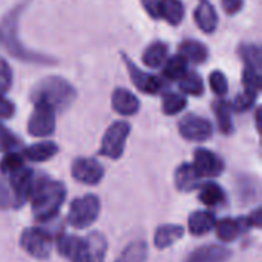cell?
<instances>
[{
  "label": "cell",
  "mask_w": 262,
  "mask_h": 262,
  "mask_svg": "<svg viewBox=\"0 0 262 262\" xmlns=\"http://www.w3.org/2000/svg\"><path fill=\"white\" fill-rule=\"evenodd\" d=\"M11 207H15L11 187L5 184L3 180H0V209H11Z\"/></svg>",
  "instance_id": "f35d334b"
},
{
  "label": "cell",
  "mask_w": 262,
  "mask_h": 262,
  "mask_svg": "<svg viewBox=\"0 0 262 262\" xmlns=\"http://www.w3.org/2000/svg\"><path fill=\"white\" fill-rule=\"evenodd\" d=\"M21 143L20 140L0 123V152L9 154V152H18Z\"/></svg>",
  "instance_id": "836d02e7"
},
{
  "label": "cell",
  "mask_w": 262,
  "mask_h": 262,
  "mask_svg": "<svg viewBox=\"0 0 262 262\" xmlns=\"http://www.w3.org/2000/svg\"><path fill=\"white\" fill-rule=\"evenodd\" d=\"M100 215V200L95 195H84L77 198L68 213V223L75 229H86L97 221Z\"/></svg>",
  "instance_id": "277c9868"
},
{
  "label": "cell",
  "mask_w": 262,
  "mask_h": 262,
  "mask_svg": "<svg viewBox=\"0 0 262 262\" xmlns=\"http://www.w3.org/2000/svg\"><path fill=\"white\" fill-rule=\"evenodd\" d=\"M209 80H210V88H212V91L216 95L223 97V95L227 94V91H229V81H227L226 75L221 71H213L210 74V78Z\"/></svg>",
  "instance_id": "d590c367"
},
{
  "label": "cell",
  "mask_w": 262,
  "mask_h": 262,
  "mask_svg": "<svg viewBox=\"0 0 262 262\" xmlns=\"http://www.w3.org/2000/svg\"><path fill=\"white\" fill-rule=\"evenodd\" d=\"M32 180H34L32 170L25 166L21 169H18L17 172H14L12 175H9V187H11V192L14 196L15 207H20L28 201Z\"/></svg>",
  "instance_id": "8fae6325"
},
{
  "label": "cell",
  "mask_w": 262,
  "mask_h": 262,
  "mask_svg": "<svg viewBox=\"0 0 262 262\" xmlns=\"http://www.w3.org/2000/svg\"><path fill=\"white\" fill-rule=\"evenodd\" d=\"M187 72V61L181 55H173L164 63V75L169 80H180Z\"/></svg>",
  "instance_id": "f546056e"
},
{
  "label": "cell",
  "mask_w": 262,
  "mask_h": 262,
  "mask_svg": "<svg viewBox=\"0 0 262 262\" xmlns=\"http://www.w3.org/2000/svg\"><path fill=\"white\" fill-rule=\"evenodd\" d=\"M198 189H200V200H201V203L206 204V206H209V207L220 206L224 201V198H226L221 186H218L213 181L204 183Z\"/></svg>",
  "instance_id": "d4e9b609"
},
{
  "label": "cell",
  "mask_w": 262,
  "mask_h": 262,
  "mask_svg": "<svg viewBox=\"0 0 262 262\" xmlns=\"http://www.w3.org/2000/svg\"><path fill=\"white\" fill-rule=\"evenodd\" d=\"M123 61H124V64H126V68H127V71H129V75H130V78H132V81H134V84L137 86V89H140L141 92H144V94H157V92H160V89H161V80L158 78V77H155V75H152V74H146V72H143L129 57H126V55H123Z\"/></svg>",
  "instance_id": "7c38bea8"
},
{
  "label": "cell",
  "mask_w": 262,
  "mask_h": 262,
  "mask_svg": "<svg viewBox=\"0 0 262 262\" xmlns=\"http://www.w3.org/2000/svg\"><path fill=\"white\" fill-rule=\"evenodd\" d=\"M184 235V227L180 224H163L157 229L154 244L157 249H167L180 241Z\"/></svg>",
  "instance_id": "d6986e66"
},
{
  "label": "cell",
  "mask_w": 262,
  "mask_h": 262,
  "mask_svg": "<svg viewBox=\"0 0 262 262\" xmlns=\"http://www.w3.org/2000/svg\"><path fill=\"white\" fill-rule=\"evenodd\" d=\"M186 98L180 94H166L163 97V104H161V109L166 115H177L180 114L184 107H186Z\"/></svg>",
  "instance_id": "4dcf8cb0"
},
{
  "label": "cell",
  "mask_w": 262,
  "mask_h": 262,
  "mask_svg": "<svg viewBox=\"0 0 262 262\" xmlns=\"http://www.w3.org/2000/svg\"><path fill=\"white\" fill-rule=\"evenodd\" d=\"M243 81H244V88H246L247 92L258 94L262 86L261 69H255L252 66H246L244 68V74H243Z\"/></svg>",
  "instance_id": "d6a6232c"
},
{
  "label": "cell",
  "mask_w": 262,
  "mask_h": 262,
  "mask_svg": "<svg viewBox=\"0 0 262 262\" xmlns=\"http://www.w3.org/2000/svg\"><path fill=\"white\" fill-rule=\"evenodd\" d=\"M20 246L28 255L37 259H45L52 250V239L45 230L38 227H29L21 233Z\"/></svg>",
  "instance_id": "52a82bcc"
},
{
  "label": "cell",
  "mask_w": 262,
  "mask_h": 262,
  "mask_svg": "<svg viewBox=\"0 0 262 262\" xmlns=\"http://www.w3.org/2000/svg\"><path fill=\"white\" fill-rule=\"evenodd\" d=\"M57 152H58V147H57L55 143H52V141H40V143H35V144H31L29 147H26L23 155L29 161L41 163V161L51 160L54 155H57Z\"/></svg>",
  "instance_id": "44dd1931"
},
{
  "label": "cell",
  "mask_w": 262,
  "mask_h": 262,
  "mask_svg": "<svg viewBox=\"0 0 262 262\" xmlns=\"http://www.w3.org/2000/svg\"><path fill=\"white\" fill-rule=\"evenodd\" d=\"M129 134H130V126L126 121L112 123L103 135L100 154L111 160L120 158L124 152V144Z\"/></svg>",
  "instance_id": "5b68a950"
},
{
  "label": "cell",
  "mask_w": 262,
  "mask_h": 262,
  "mask_svg": "<svg viewBox=\"0 0 262 262\" xmlns=\"http://www.w3.org/2000/svg\"><path fill=\"white\" fill-rule=\"evenodd\" d=\"M141 3L152 18H161V0H141Z\"/></svg>",
  "instance_id": "ab89813d"
},
{
  "label": "cell",
  "mask_w": 262,
  "mask_h": 262,
  "mask_svg": "<svg viewBox=\"0 0 262 262\" xmlns=\"http://www.w3.org/2000/svg\"><path fill=\"white\" fill-rule=\"evenodd\" d=\"M244 0H221V5L227 14H236L241 11Z\"/></svg>",
  "instance_id": "b9f144b4"
},
{
  "label": "cell",
  "mask_w": 262,
  "mask_h": 262,
  "mask_svg": "<svg viewBox=\"0 0 262 262\" xmlns=\"http://www.w3.org/2000/svg\"><path fill=\"white\" fill-rule=\"evenodd\" d=\"M184 17V6L180 0H161V18L170 25H180Z\"/></svg>",
  "instance_id": "83f0119b"
},
{
  "label": "cell",
  "mask_w": 262,
  "mask_h": 262,
  "mask_svg": "<svg viewBox=\"0 0 262 262\" xmlns=\"http://www.w3.org/2000/svg\"><path fill=\"white\" fill-rule=\"evenodd\" d=\"M77 97V91L74 86L61 78V77H46L40 80L31 92V98L34 103L43 101L49 104L54 111L68 109Z\"/></svg>",
  "instance_id": "3957f363"
},
{
  "label": "cell",
  "mask_w": 262,
  "mask_h": 262,
  "mask_svg": "<svg viewBox=\"0 0 262 262\" xmlns=\"http://www.w3.org/2000/svg\"><path fill=\"white\" fill-rule=\"evenodd\" d=\"M252 216H253V221H247V223H249L250 226L253 224V227H259V226H261V210L256 209V210L253 212Z\"/></svg>",
  "instance_id": "7bdbcfd3"
},
{
  "label": "cell",
  "mask_w": 262,
  "mask_h": 262,
  "mask_svg": "<svg viewBox=\"0 0 262 262\" xmlns=\"http://www.w3.org/2000/svg\"><path fill=\"white\" fill-rule=\"evenodd\" d=\"M11 84H12V69L6 60L0 58V97H5Z\"/></svg>",
  "instance_id": "74e56055"
},
{
  "label": "cell",
  "mask_w": 262,
  "mask_h": 262,
  "mask_svg": "<svg viewBox=\"0 0 262 262\" xmlns=\"http://www.w3.org/2000/svg\"><path fill=\"white\" fill-rule=\"evenodd\" d=\"M180 89L187 94V95H201L204 92V83L203 78L193 72L187 71L181 78H180Z\"/></svg>",
  "instance_id": "f1b7e54d"
},
{
  "label": "cell",
  "mask_w": 262,
  "mask_h": 262,
  "mask_svg": "<svg viewBox=\"0 0 262 262\" xmlns=\"http://www.w3.org/2000/svg\"><path fill=\"white\" fill-rule=\"evenodd\" d=\"M54 130H55V111L49 104L43 101H37L28 121V132L32 137L45 138L52 135Z\"/></svg>",
  "instance_id": "8992f818"
},
{
  "label": "cell",
  "mask_w": 262,
  "mask_h": 262,
  "mask_svg": "<svg viewBox=\"0 0 262 262\" xmlns=\"http://www.w3.org/2000/svg\"><path fill=\"white\" fill-rule=\"evenodd\" d=\"M178 127H180L181 137L186 138L187 141H206L213 134L212 123L207 118L195 115V114H190L181 118Z\"/></svg>",
  "instance_id": "ba28073f"
},
{
  "label": "cell",
  "mask_w": 262,
  "mask_h": 262,
  "mask_svg": "<svg viewBox=\"0 0 262 262\" xmlns=\"http://www.w3.org/2000/svg\"><path fill=\"white\" fill-rule=\"evenodd\" d=\"M232 253L223 246L207 244L192 252L184 262H227Z\"/></svg>",
  "instance_id": "9a60e30c"
},
{
  "label": "cell",
  "mask_w": 262,
  "mask_h": 262,
  "mask_svg": "<svg viewBox=\"0 0 262 262\" xmlns=\"http://www.w3.org/2000/svg\"><path fill=\"white\" fill-rule=\"evenodd\" d=\"M215 114H216V120H218V127L223 134H230L233 130V121H232V106L229 101L224 100H218L213 104Z\"/></svg>",
  "instance_id": "484cf974"
},
{
  "label": "cell",
  "mask_w": 262,
  "mask_h": 262,
  "mask_svg": "<svg viewBox=\"0 0 262 262\" xmlns=\"http://www.w3.org/2000/svg\"><path fill=\"white\" fill-rule=\"evenodd\" d=\"M111 103H112V109L115 112H118L120 115H126V117L137 114L140 109L138 98L130 91H127L124 88H118L112 92Z\"/></svg>",
  "instance_id": "5bb4252c"
},
{
  "label": "cell",
  "mask_w": 262,
  "mask_h": 262,
  "mask_svg": "<svg viewBox=\"0 0 262 262\" xmlns=\"http://www.w3.org/2000/svg\"><path fill=\"white\" fill-rule=\"evenodd\" d=\"M25 8V3L15 6L14 9H11V12H8L2 23H0V40L5 46V49L15 58H20L21 61H28V63H38V64H52L54 60L51 57H46L43 54H37V52H31L28 51L21 41L18 40V18L20 14Z\"/></svg>",
  "instance_id": "7a4b0ae2"
},
{
  "label": "cell",
  "mask_w": 262,
  "mask_h": 262,
  "mask_svg": "<svg viewBox=\"0 0 262 262\" xmlns=\"http://www.w3.org/2000/svg\"><path fill=\"white\" fill-rule=\"evenodd\" d=\"M244 226H247V223L244 220H232V218H226L221 220L215 224V230H216V236L221 241L230 243L235 238H238V235L243 232Z\"/></svg>",
  "instance_id": "7402d4cb"
},
{
  "label": "cell",
  "mask_w": 262,
  "mask_h": 262,
  "mask_svg": "<svg viewBox=\"0 0 262 262\" xmlns=\"http://www.w3.org/2000/svg\"><path fill=\"white\" fill-rule=\"evenodd\" d=\"M147 258V244L144 241L130 243L115 262H146Z\"/></svg>",
  "instance_id": "4316f807"
},
{
  "label": "cell",
  "mask_w": 262,
  "mask_h": 262,
  "mask_svg": "<svg viewBox=\"0 0 262 262\" xmlns=\"http://www.w3.org/2000/svg\"><path fill=\"white\" fill-rule=\"evenodd\" d=\"M71 173L75 181L86 186H95L103 180L104 169L94 158H77L71 166Z\"/></svg>",
  "instance_id": "9c48e42d"
},
{
  "label": "cell",
  "mask_w": 262,
  "mask_h": 262,
  "mask_svg": "<svg viewBox=\"0 0 262 262\" xmlns=\"http://www.w3.org/2000/svg\"><path fill=\"white\" fill-rule=\"evenodd\" d=\"M166 55L167 45L163 41H154L143 52V63L149 68H158L166 61Z\"/></svg>",
  "instance_id": "cb8c5ba5"
},
{
  "label": "cell",
  "mask_w": 262,
  "mask_h": 262,
  "mask_svg": "<svg viewBox=\"0 0 262 262\" xmlns=\"http://www.w3.org/2000/svg\"><path fill=\"white\" fill-rule=\"evenodd\" d=\"M256 95H258V94L244 91L243 94H239V95L233 100V103H230V106H232V109L236 111V112H246V111H249V109L253 106V103H255V100H256Z\"/></svg>",
  "instance_id": "8d00e7d4"
},
{
  "label": "cell",
  "mask_w": 262,
  "mask_h": 262,
  "mask_svg": "<svg viewBox=\"0 0 262 262\" xmlns=\"http://www.w3.org/2000/svg\"><path fill=\"white\" fill-rule=\"evenodd\" d=\"M12 114H14V104L5 97H0V120L11 118Z\"/></svg>",
  "instance_id": "60d3db41"
},
{
  "label": "cell",
  "mask_w": 262,
  "mask_h": 262,
  "mask_svg": "<svg viewBox=\"0 0 262 262\" xmlns=\"http://www.w3.org/2000/svg\"><path fill=\"white\" fill-rule=\"evenodd\" d=\"M173 181H175V187L180 192H192L201 186V177L195 170L193 164H189V163H183L175 170Z\"/></svg>",
  "instance_id": "2e32d148"
},
{
  "label": "cell",
  "mask_w": 262,
  "mask_h": 262,
  "mask_svg": "<svg viewBox=\"0 0 262 262\" xmlns=\"http://www.w3.org/2000/svg\"><path fill=\"white\" fill-rule=\"evenodd\" d=\"M86 250H88V256L89 262H103L106 256V250H107V243L104 235L98 233V232H92L86 239Z\"/></svg>",
  "instance_id": "603a6c76"
},
{
  "label": "cell",
  "mask_w": 262,
  "mask_h": 262,
  "mask_svg": "<svg viewBox=\"0 0 262 262\" xmlns=\"http://www.w3.org/2000/svg\"><path fill=\"white\" fill-rule=\"evenodd\" d=\"M57 249L61 256H66L71 262H89L84 239H80L74 235L60 236Z\"/></svg>",
  "instance_id": "4fadbf2b"
},
{
  "label": "cell",
  "mask_w": 262,
  "mask_h": 262,
  "mask_svg": "<svg viewBox=\"0 0 262 262\" xmlns=\"http://www.w3.org/2000/svg\"><path fill=\"white\" fill-rule=\"evenodd\" d=\"M193 167L201 178H213L223 173L224 163L216 154L207 149H196L193 155Z\"/></svg>",
  "instance_id": "30bf717a"
},
{
  "label": "cell",
  "mask_w": 262,
  "mask_h": 262,
  "mask_svg": "<svg viewBox=\"0 0 262 262\" xmlns=\"http://www.w3.org/2000/svg\"><path fill=\"white\" fill-rule=\"evenodd\" d=\"M180 55L186 61H190V63H195V64H201V63H204L207 60L209 51H207L206 45H203L201 41L186 40L180 46Z\"/></svg>",
  "instance_id": "ffe728a7"
},
{
  "label": "cell",
  "mask_w": 262,
  "mask_h": 262,
  "mask_svg": "<svg viewBox=\"0 0 262 262\" xmlns=\"http://www.w3.org/2000/svg\"><path fill=\"white\" fill-rule=\"evenodd\" d=\"M241 57L244 58L246 66H252L255 69L262 71V54L259 46H256V45L241 46Z\"/></svg>",
  "instance_id": "e575fe53"
},
{
  "label": "cell",
  "mask_w": 262,
  "mask_h": 262,
  "mask_svg": "<svg viewBox=\"0 0 262 262\" xmlns=\"http://www.w3.org/2000/svg\"><path fill=\"white\" fill-rule=\"evenodd\" d=\"M66 198V187L63 183L51 180L45 175L34 177L29 196L34 216L38 221H48L54 218L61 209Z\"/></svg>",
  "instance_id": "6da1fadb"
},
{
  "label": "cell",
  "mask_w": 262,
  "mask_h": 262,
  "mask_svg": "<svg viewBox=\"0 0 262 262\" xmlns=\"http://www.w3.org/2000/svg\"><path fill=\"white\" fill-rule=\"evenodd\" d=\"M23 164V158L18 152H9L5 154L3 158L0 160V172L6 177L12 175L14 172H17L18 169H21Z\"/></svg>",
  "instance_id": "1f68e13d"
},
{
  "label": "cell",
  "mask_w": 262,
  "mask_h": 262,
  "mask_svg": "<svg viewBox=\"0 0 262 262\" xmlns=\"http://www.w3.org/2000/svg\"><path fill=\"white\" fill-rule=\"evenodd\" d=\"M215 224H216V218L209 210H196L189 216V221H187L189 232L195 236L209 233L210 230L215 229Z\"/></svg>",
  "instance_id": "ac0fdd59"
},
{
  "label": "cell",
  "mask_w": 262,
  "mask_h": 262,
  "mask_svg": "<svg viewBox=\"0 0 262 262\" xmlns=\"http://www.w3.org/2000/svg\"><path fill=\"white\" fill-rule=\"evenodd\" d=\"M193 17L201 31H204L206 34L215 32L218 26V14L215 11V6L209 0H200L198 6L195 8Z\"/></svg>",
  "instance_id": "e0dca14e"
}]
</instances>
